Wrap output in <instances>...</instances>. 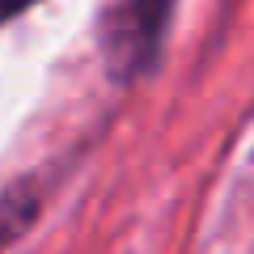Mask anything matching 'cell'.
Here are the masks:
<instances>
[{"instance_id": "1", "label": "cell", "mask_w": 254, "mask_h": 254, "mask_svg": "<svg viewBox=\"0 0 254 254\" xmlns=\"http://www.w3.org/2000/svg\"><path fill=\"white\" fill-rule=\"evenodd\" d=\"M170 9H174V0H131V26H127V34H131V60L136 64L153 60L157 43H161V30L170 21Z\"/></svg>"}, {"instance_id": "2", "label": "cell", "mask_w": 254, "mask_h": 254, "mask_svg": "<svg viewBox=\"0 0 254 254\" xmlns=\"http://www.w3.org/2000/svg\"><path fill=\"white\" fill-rule=\"evenodd\" d=\"M34 0H0V17H13V13H21V9H30Z\"/></svg>"}]
</instances>
